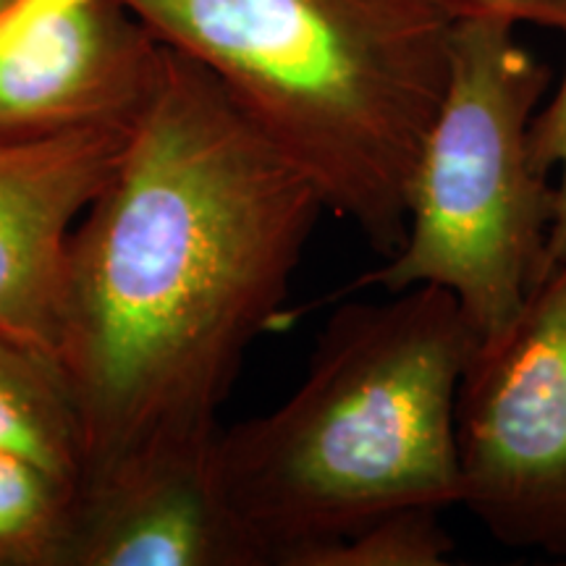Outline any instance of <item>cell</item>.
Returning <instances> with one entry per match:
<instances>
[{"mask_svg": "<svg viewBox=\"0 0 566 566\" xmlns=\"http://www.w3.org/2000/svg\"><path fill=\"white\" fill-rule=\"evenodd\" d=\"M192 55L378 258L451 74L454 0H124Z\"/></svg>", "mask_w": 566, "mask_h": 566, "instance_id": "cell-3", "label": "cell"}, {"mask_svg": "<svg viewBox=\"0 0 566 566\" xmlns=\"http://www.w3.org/2000/svg\"><path fill=\"white\" fill-rule=\"evenodd\" d=\"M132 129L0 142V336L55 359L71 231L111 179Z\"/></svg>", "mask_w": 566, "mask_h": 566, "instance_id": "cell-7", "label": "cell"}, {"mask_svg": "<svg viewBox=\"0 0 566 566\" xmlns=\"http://www.w3.org/2000/svg\"><path fill=\"white\" fill-rule=\"evenodd\" d=\"M9 3H13V0H0V11H3Z\"/></svg>", "mask_w": 566, "mask_h": 566, "instance_id": "cell-14", "label": "cell"}, {"mask_svg": "<svg viewBox=\"0 0 566 566\" xmlns=\"http://www.w3.org/2000/svg\"><path fill=\"white\" fill-rule=\"evenodd\" d=\"M462 17H501L551 27L566 38V0H454Z\"/></svg>", "mask_w": 566, "mask_h": 566, "instance_id": "cell-13", "label": "cell"}, {"mask_svg": "<svg viewBox=\"0 0 566 566\" xmlns=\"http://www.w3.org/2000/svg\"><path fill=\"white\" fill-rule=\"evenodd\" d=\"M478 344L438 286L344 304L300 388L218 430L212 475L265 566H307L396 509L459 504L457 394Z\"/></svg>", "mask_w": 566, "mask_h": 566, "instance_id": "cell-2", "label": "cell"}, {"mask_svg": "<svg viewBox=\"0 0 566 566\" xmlns=\"http://www.w3.org/2000/svg\"><path fill=\"white\" fill-rule=\"evenodd\" d=\"M514 27L459 19L446 95L409 181L405 242L354 283L443 289L480 342L504 334L551 273L556 184L530 153L551 69Z\"/></svg>", "mask_w": 566, "mask_h": 566, "instance_id": "cell-4", "label": "cell"}, {"mask_svg": "<svg viewBox=\"0 0 566 566\" xmlns=\"http://www.w3.org/2000/svg\"><path fill=\"white\" fill-rule=\"evenodd\" d=\"M163 55L124 0H13L0 11V142L134 129Z\"/></svg>", "mask_w": 566, "mask_h": 566, "instance_id": "cell-6", "label": "cell"}, {"mask_svg": "<svg viewBox=\"0 0 566 566\" xmlns=\"http://www.w3.org/2000/svg\"><path fill=\"white\" fill-rule=\"evenodd\" d=\"M530 153L535 166L556 184V218L551 231V271L566 258V66L551 101L530 124Z\"/></svg>", "mask_w": 566, "mask_h": 566, "instance_id": "cell-12", "label": "cell"}, {"mask_svg": "<svg viewBox=\"0 0 566 566\" xmlns=\"http://www.w3.org/2000/svg\"><path fill=\"white\" fill-rule=\"evenodd\" d=\"M0 451L30 459L80 488V424L61 367L6 336H0Z\"/></svg>", "mask_w": 566, "mask_h": 566, "instance_id": "cell-9", "label": "cell"}, {"mask_svg": "<svg viewBox=\"0 0 566 566\" xmlns=\"http://www.w3.org/2000/svg\"><path fill=\"white\" fill-rule=\"evenodd\" d=\"M457 446L459 504L493 541L566 558V258L504 334L478 344Z\"/></svg>", "mask_w": 566, "mask_h": 566, "instance_id": "cell-5", "label": "cell"}, {"mask_svg": "<svg viewBox=\"0 0 566 566\" xmlns=\"http://www.w3.org/2000/svg\"><path fill=\"white\" fill-rule=\"evenodd\" d=\"M321 212L218 76L166 45L153 101L66 250L55 363L80 424V491L210 457Z\"/></svg>", "mask_w": 566, "mask_h": 566, "instance_id": "cell-1", "label": "cell"}, {"mask_svg": "<svg viewBox=\"0 0 566 566\" xmlns=\"http://www.w3.org/2000/svg\"><path fill=\"white\" fill-rule=\"evenodd\" d=\"M76 493L71 480L0 451V566H63Z\"/></svg>", "mask_w": 566, "mask_h": 566, "instance_id": "cell-10", "label": "cell"}, {"mask_svg": "<svg viewBox=\"0 0 566 566\" xmlns=\"http://www.w3.org/2000/svg\"><path fill=\"white\" fill-rule=\"evenodd\" d=\"M63 566H265V556L226 504L205 457L76 493Z\"/></svg>", "mask_w": 566, "mask_h": 566, "instance_id": "cell-8", "label": "cell"}, {"mask_svg": "<svg viewBox=\"0 0 566 566\" xmlns=\"http://www.w3.org/2000/svg\"><path fill=\"white\" fill-rule=\"evenodd\" d=\"M441 514L436 506L396 509L317 551L307 566H441L454 554Z\"/></svg>", "mask_w": 566, "mask_h": 566, "instance_id": "cell-11", "label": "cell"}]
</instances>
